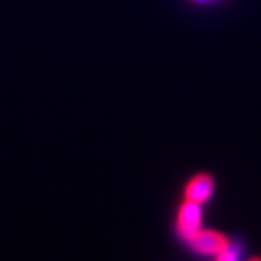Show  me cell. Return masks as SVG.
Masks as SVG:
<instances>
[{"label": "cell", "instance_id": "cell-1", "mask_svg": "<svg viewBox=\"0 0 261 261\" xmlns=\"http://www.w3.org/2000/svg\"><path fill=\"white\" fill-rule=\"evenodd\" d=\"M201 218H203V208L201 203L192 200H185L178 211V234L181 240L189 241L201 228Z\"/></svg>", "mask_w": 261, "mask_h": 261}, {"label": "cell", "instance_id": "cell-2", "mask_svg": "<svg viewBox=\"0 0 261 261\" xmlns=\"http://www.w3.org/2000/svg\"><path fill=\"white\" fill-rule=\"evenodd\" d=\"M187 243L191 245L196 252L205 254V256H214V257H218V254H221L230 245L223 234L216 232V230H201V228Z\"/></svg>", "mask_w": 261, "mask_h": 261}, {"label": "cell", "instance_id": "cell-3", "mask_svg": "<svg viewBox=\"0 0 261 261\" xmlns=\"http://www.w3.org/2000/svg\"><path fill=\"white\" fill-rule=\"evenodd\" d=\"M212 192H214V179L208 174H198L185 187V200L205 203L211 200Z\"/></svg>", "mask_w": 261, "mask_h": 261}, {"label": "cell", "instance_id": "cell-4", "mask_svg": "<svg viewBox=\"0 0 261 261\" xmlns=\"http://www.w3.org/2000/svg\"><path fill=\"white\" fill-rule=\"evenodd\" d=\"M192 2H198V4H201V2H211V0H192Z\"/></svg>", "mask_w": 261, "mask_h": 261}]
</instances>
